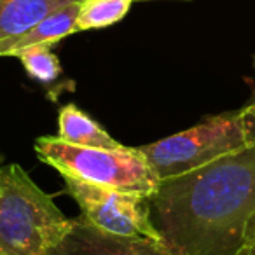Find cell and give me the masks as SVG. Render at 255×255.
Instances as JSON below:
<instances>
[{"mask_svg": "<svg viewBox=\"0 0 255 255\" xmlns=\"http://www.w3.org/2000/svg\"><path fill=\"white\" fill-rule=\"evenodd\" d=\"M149 206L171 255H238L255 215V145L159 180Z\"/></svg>", "mask_w": 255, "mask_h": 255, "instance_id": "cell-1", "label": "cell"}, {"mask_svg": "<svg viewBox=\"0 0 255 255\" xmlns=\"http://www.w3.org/2000/svg\"><path fill=\"white\" fill-rule=\"evenodd\" d=\"M70 226L19 164L0 168V255H47Z\"/></svg>", "mask_w": 255, "mask_h": 255, "instance_id": "cell-2", "label": "cell"}, {"mask_svg": "<svg viewBox=\"0 0 255 255\" xmlns=\"http://www.w3.org/2000/svg\"><path fill=\"white\" fill-rule=\"evenodd\" d=\"M35 152L42 163L53 166L61 177H74L147 198L159 185V177L138 147L98 149L72 145L58 136H40L35 142Z\"/></svg>", "mask_w": 255, "mask_h": 255, "instance_id": "cell-3", "label": "cell"}, {"mask_svg": "<svg viewBox=\"0 0 255 255\" xmlns=\"http://www.w3.org/2000/svg\"><path fill=\"white\" fill-rule=\"evenodd\" d=\"M243 147H247V142L240 116L233 112L208 117L185 131L138 147V150L163 180L198 170Z\"/></svg>", "mask_w": 255, "mask_h": 255, "instance_id": "cell-4", "label": "cell"}, {"mask_svg": "<svg viewBox=\"0 0 255 255\" xmlns=\"http://www.w3.org/2000/svg\"><path fill=\"white\" fill-rule=\"evenodd\" d=\"M65 191L77 201L88 222L107 233L140 236L161 241L150 220L149 198L105 185L89 184L74 177H63Z\"/></svg>", "mask_w": 255, "mask_h": 255, "instance_id": "cell-5", "label": "cell"}, {"mask_svg": "<svg viewBox=\"0 0 255 255\" xmlns=\"http://www.w3.org/2000/svg\"><path fill=\"white\" fill-rule=\"evenodd\" d=\"M47 255H171L161 241L107 233L81 217Z\"/></svg>", "mask_w": 255, "mask_h": 255, "instance_id": "cell-6", "label": "cell"}, {"mask_svg": "<svg viewBox=\"0 0 255 255\" xmlns=\"http://www.w3.org/2000/svg\"><path fill=\"white\" fill-rule=\"evenodd\" d=\"M77 16L79 2L58 9L21 35L2 40L0 42V58L16 56L18 53L33 46H53L65 37L77 33Z\"/></svg>", "mask_w": 255, "mask_h": 255, "instance_id": "cell-7", "label": "cell"}, {"mask_svg": "<svg viewBox=\"0 0 255 255\" xmlns=\"http://www.w3.org/2000/svg\"><path fill=\"white\" fill-rule=\"evenodd\" d=\"M81 0H0V42L21 35L54 11Z\"/></svg>", "mask_w": 255, "mask_h": 255, "instance_id": "cell-8", "label": "cell"}, {"mask_svg": "<svg viewBox=\"0 0 255 255\" xmlns=\"http://www.w3.org/2000/svg\"><path fill=\"white\" fill-rule=\"evenodd\" d=\"M58 138L72 145L98 147V149H123L121 142L109 135L98 123L75 105H65L58 114Z\"/></svg>", "mask_w": 255, "mask_h": 255, "instance_id": "cell-9", "label": "cell"}, {"mask_svg": "<svg viewBox=\"0 0 255 255\" xmlns=\"http://www.w3.org/2000/svg\"><path fill=\"white\" fill-rule=\"evenodd\" d=\"M133 2L135 0H81L77 30L88 32L116 25L128 14Z\"/></svg>", "mask_w": 255, "mask_h": 255, "instance_id": "cell-10", "label": "cell"}, {"mask_svg": "<svg viewBox=\"0 0 255 255\" xmlns=\"http://www.w3.org/2000/svg\"><path fill=\"white\" fill-rule=\"evenodd\" d=\"M26 74L42 84H51L61 75V65L51 46H33L16 54Z\"/></svg>", "mask_w": 255, "mask_h": 255, "instance_id": "cell-11", "label": "cell"}, {"mask_svg": "<svg viewBox=\"0 0 255 255\" xmlns=\"http://www.w3.org/2000/svg\"><path fill=\"white\" fill-rule=\"evenodd\" d=\"M240 116V123L243 128V135L247 145H255V102L247 105L238 112Z\"/></svg>", "mask_w": 255, "mask_h": 255, "instance_id": "cell-12", "label": "cell"}, {"mask_svg": "<svg viewBox=\"0 0 255 255\" xmlns=\"http://www.w3.org/2000/svg\"><path fill=\"white\" fill-rule=\"evenodd\" d=\"M247 245H255V215L250 219L247 231H245V247Z\"/></svg>", "mask_w": 255, "mask_h": 255, "instance_id": "cell-13", "label": "cell"}, {"mask_svg": "<svg viewBox=\"0 0 255 255\" xmlns=\"http://www.w3.org/2000/svg\"><path fill=\"white\" fill-rule=\"evenodd\" d=\"M142 2H150V0H142ZM177 2H189V0H177Z\"/></svg>", "mask_w": 255, "mask_h": 255, "instance_id": "cell-14", "label": "cell"}, {"mask_svg": "<svg viewBox=\"0 0 255 255\" xmlns=\"http://www.w3.org/2000/svg\"><path fill=\"white\" fill-rule=\"evenodd\" d=\"M254 67H255V58H254Z\"/></svg>", "mask_w": 255, "mask_h": 255, "instance_id": "cell-15", "label": "cell"}, {"mask_svg": "<svg viewBox=\"0 0 255 255\" xmlns=\"http://www.w3.org/2000/svg\"><path fill=\"white\" fill-rule=\"evenodd\" d=\"M0 161H2V157H0Z\"/></svg>", "mask_w": 255, "mask_h": 255, "instance_id": "cell-16", "label": "cell"}]
</instances>
